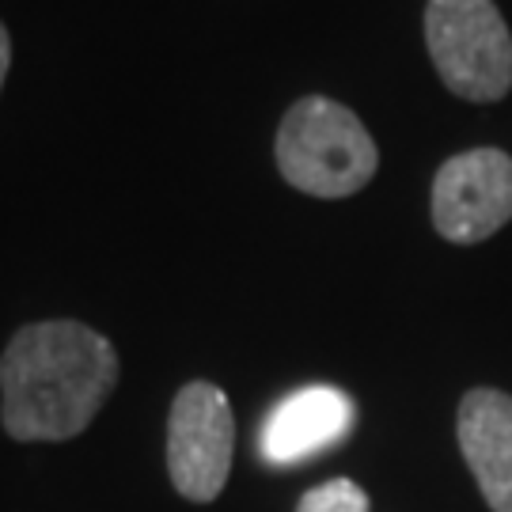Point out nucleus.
Returning a JSON list of instances; mask_svg holds the SVG:
<instances>
[{
    "instance_id": "1",
    "label": "nucleus",
    "mask_w": 512,
    "mask_h": 512,
    "mask_svg": "<svg viewBox=\"0 0 512 512\" xmlns=\"http://www.w3.org/2000/svg\"><path fill=\"white\" fill-rule=\"evenodd\" d=\"M118 349L76 319H42L0 353V421L23 444L80 437L118 387Z\"/></svg>"
},
{
    "instance_id": "2",
    "label": "nucleus",
    "mask_w": 512,
    "mask_h": 512,
    "mask_svg": "<svg viewBox=\"0 0 512 512\" xmlns=\"http://www.w3.org/2000/svg\"><path fill=\"white\" fill-rule=\"evenodd\" d=\"M274 160L281 179L323 202L361 194L380 167V148L365 122L338 99L304 95L277 126Z\"/></svg>"
},
{
    "instance_id": "3",
    "label": "nucleus",
    "mask_w": 512,
    "mask_h": 512,
    "mask_svg": "<svg viewBox=\"0 0 512 512\" xmlns=\"http://www.w3.org/2000/svg\"><path fill=\"white\" fill-rule=\"evenodd\" d=\"M425 46L444 88L467 103H501L512 88V31L494 0H429Z\"/></svg>"
},
{
    "instance_id": "4",
    "label": "nucleus",
    "mask_w": 512,
    "mask_h": 512,
    "mask_svg": "<svg viewBox=\"0 0 512 512\" xmlns=\"http://www.w3.org/2000/svg\"><path fill=\"white\" fill-rule=\"evenodd\" d=\"M236 418L217 384L190 380L179 387L167 418V475L175 494L194 505L217 501L232 475Z\"/></svg>"
},
{
    "instance_id": "5",
    "label": "nucleus",
    "mask_w": 512,
    "mask_h": 512,
    "mask_svg": "<svg viewBox=\"0 0 512 512\" xmlns=\"http://www.w3.org/2000/svg\"><path fill=\"white\" fill-rule=\"evenodd\" d=\"M512 220V156L467 148L444 160L433 179V228L448 243L475 247Z\"/></svg>"
},
{
    "instance_id": "6",
    "label": "nucleus",
    "mask_w": 512,
    "mask_h": 512,
    "mask_svg": "<svg viewBox=\"0 0 512 512\" xmlns=\"http://www.w3.org/2000/svg\"><path fill=\"white\" fill-rule=\"evenodd\" d=\"M456 440L490 512H512V395L471 387L456 410Z\"/></svg>"
},
{
    "instance_id": "7",
    "label": "nucleus",
    "mask_w": 512,
    "mask_h": 512,
    "mask_svg": "<svg viewBox=\"0 0 512 512\" xmlns=\"http://www.w3.org/2000/svg\"><path fill=\"white\" fill-rule=\"evenodd\" d=\"M353 399L338 387H304L281 399L262 429V456L270 463H300L349 433Z\"/></svg>"
},
{
    "instance_id": "8",
    "label": "nucleus",
    "mask_w": 512,
    "mask_h": 512,
    "mask_svg": "<svg viewBox=\"0 0 512 512\" xmlns=\"http://www.w3.org/2000/svg\"><path fill=\"white\" fill-rule=\"evenodd\" d=\"M296 512H368V494L353 478H330L300 497Z\"/></svg>"
},
{
    "instance_id": "9",
    "label": "nucleus",
    "mask_w": 512,
    "mask_h": 512,
    "mask_svg": "<svg viewBox=\"0 0 512 512\" xmlns=\"http://www.w3.org/2000/svg\"><path fill=\"white\" fill-rule=\"evenodd\" d=\"M8 65H12V35H8V27L0 23V92H4V76H8Z\"/></svg>"
}]
</instances>
